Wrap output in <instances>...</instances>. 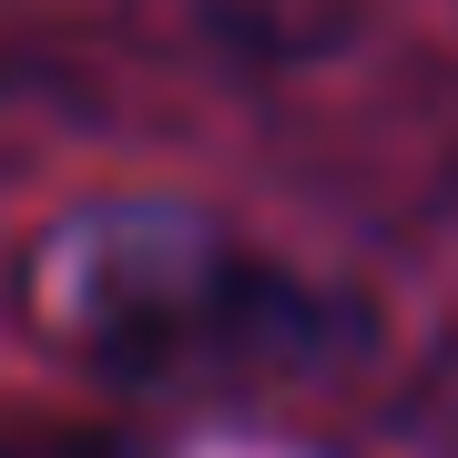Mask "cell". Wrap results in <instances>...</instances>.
<instances>
[{
    "label": "cell",
    "mask_w": 458,
    "mask_h": 458,
    "mask_svg": "<svg viewBox=\"0 0 458 458\" xmlns=\"http://www.w3.org/2000/svg\"><path fill=\"white\" fill-rule=\"evenodd\" d=\"M31 327L132 387H285L357 346V306L194 204H92L31 245Z\"/></svg>",
    "instance_id": "6da1fadb"
},
{
    "label": "cell",
    "mask_w": 458,
    "mask_h": 458,
    "mask_svg": "<svg viewBox=\"0 0 458 458\" xmlns=\"http://www.w3.org/2000/svg\"><path fill=\"white\" fill-rule=\"evenodd\" d=\"M0 458H214V448L143 438V428H0Z\"/></svg>",
    "instance_id": "7a4b0ae2"
}]
</instances>
